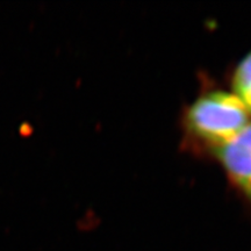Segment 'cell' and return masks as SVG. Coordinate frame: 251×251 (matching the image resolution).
I'll list each match as a JSON object with an SVG mask.
<instances>
[{
  "mask_svg": "<svg viewBox=\"0 0 251 251\" xmlns=\"http://www.w3.org/2000/svg\"><path fill=\"white\" fill-rule=\"evenodd\" d=\"M219 163L234 190L251 212V121L240 134L211 153Z\"/></svg>",
  "mask_w": 251,
  "mask_h": 251,
  "instance_id": "7a4b0ae2",
  "label": "cell"
},
{
  "mask_svg": "<svg viewBox=\"0 0 251 251\" xmlns=\"http://www.w3.org/2000/svg\"><path fill=\"white\" fill-rule=\"evenodd\" d=\"M186 149L209 157L234 140L251 121V115L231 91L205 87L181 114Z\"/></svg>",
  "mask_w": 251,
  "mask_h": 251,
  "instance_id": "6da1fadb",
  "label": "cell"
},
{
  "mask_svg": "<svg viewBox=\"0 0 251 251\" xmlns=\"http://www.w3.org/2000/svg\"><path fill=\"white\" fill-rule=\"evenodd\" d=\"M230 89L251 115V49L234 67Z\"/></svg>",
  "mask_w": 251,
  "mask_h": 251,
  "instance_id": "3957f363",
  "label": "cell"
}]
</instances>
